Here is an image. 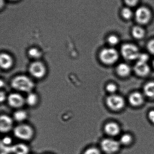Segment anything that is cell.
Returning a JSON list of instances; mask_svg holds the SVG:
<instances>
[{
    "label": "cell",
    "instance_id": "obj_1",
    "mask_svg": "<svg viewBox=\"0 0 154 154\" xmlns=\"http://www.w3.org/2000/svg\"><path fill=\"white\" fill-rule=\"evenodd\" d=\"M12 87L19 91L31 92L35 87L34 82L26 75H17L14 77L11 82Z\"/></svg>",
    "mask_w": 154,
    "mask_h": 154
},
{
    "label": "cell",
    "instance_id": "obj_2",
    "mask_svg": "<svg viewBox=\"0 0 154 154\" xmlns=\"http://www.w3.org/2000/svg\"><path fill=\"white\" fill-rule=\"evenodd\" d=\"M14 134L17 138L24 140H31L34 136V130L28 124H20L14 129Z\"/></svg>",
    "mask_w": 154,
    "mask_h": 154
},
{
    "label": "cell",
    "instance_id": "obj_3",
    "mask_svg": "<svg viewBox=\"0 0 154 154\" xmlns=\"http://www.w3.org/2000/svg\"><path fill=\"white\" fill-rule=\"evenodd\" d=\"M100 59L105 64L110 65L117 62L119 54L115 49L112 48H104L101 51Z\"/></svg>",
    "mask_w": 154,
    "mask_h": 154
},
{
    "label": "cell",
    "instance_id": "obj_4",
    "mask_svg": "<svg viewBox=\"0 0 154 154\" xmlns=\"http://www.w3.org/2000/svg\"><path fill=\"white\" fill-rule=\"evenodd\" d=\"M121 53L124 58L128 60L138 59L140 55L138 48L132 44H125L121 48Z\"/></svg>",
    "mask_w": 154,
    "mask_h": 154
},
{
    "label": "cell",
    "instance_id": "obj_5",
    "mask_svg": "<svg viewBox=\"0 0 154 154\" xmlns=\"http://www.w3.org/2000/svg\"><path fill=\"white\" fill-rule=\"evenodd\" d=\"M29 71L33 77L41 79L45 75L46 68L43 63L39 61H36L30 64Z\"/></svg>",
    "mask_w": 154,
    "mask_h": 154
},
{
    "label": "cell",
    "instance_id": "obj_6",
    "mask_svg": "<svg viewBox=\"0 0 154 154\" xmlns=\"http://www.w3.org/2000/svg\"><path fill=\"white\" fill-rule=\"evenodd\" d=\"M135 16L137 22L142 25L148 23L151 18L150 11L145 7H140L137 9Z\"/></svg>",
    "mask_w": 154,
    "mask_h": 154
},
{
    "label": "cell",
    "instance_id": "obj_7",
    "mask_svg": "<svg viewBox=\"0 0 154 154\" xmlns=\"http://www.w3.org/2000/svg\"><path fill=\"white\" fill-rule=\"evenodd\" d=\"M119 144L117 140L111 139H105L101 143L102 149L108 154H112L116 152L119 149Z\"/></svg>",
    "mask_w": 154,
    "mask_h": 154
},
{
    "label": "cell",
    "instance_id": "obj_8",
    "mask_svg": "<svg viewBox=\"0 0 154 154\" xmlns=\"http://www.w3.org/2000/svg\"><path fill=\"white\" fill-rule=\"evenodd\" d=\"M8 101L10 106L15 109L21 108L26 103L24 97L17 93L10 94L8 96Z\"/></svg>",
    "mask_w": 154,
    "mask_h": 154
},
{
    "label": "cell",
    "instance_id": "obj_9",
    "mask_svg": "<svg viewBox=\"0 0 154 154\" xmlns=\"http://www.w3.org/2000/svg\"><path fill=\"white\" fill-rule=\"evenodd\" d=\"M107 105L110 109L115 110L120 109L123 108L125 103L124 99L117 95H111L107 98Z\"/></svg>",
    "mask_w": 154,
    "mask_h": 154
},
{
    "label": "cell",
    "instance_id": "obj_10",
    "mask_svg": "<svg viewBox=\"0 0 154 154\" xmlns=\"http://www.w3.org/2000/svg\"><path fill=\"white\" fill-rule=\"evenodd\" d=\"M12 119L7 115H2L0 118V130L1 132L6 133L9 132L13 127Z\"/></svg>",
    "mask_w": 154,
    "mask_h": 154
},
{
    "label": "cell",
    "instance_id": "obj_11",
    "mask_svg": "<svg viewBox=\"0 0 154 154\" xmlns=\"http://www.w3.org/2000/svg\"><path fill=\"white\" fill-rule=\"evenodd\" d=\"M135 72L140 76L147 75L149 72V67L147 63L138 61L134 67Z\"/></svg>",
    "mask_w": 154,
    "mask_h": 154
},
{
    "label": "cell",
    "instance_id": "obj_12",
    "mask_svg": "<svg viewBox=\"0 0 154 154\" xmlns=\"http://www.w3.org/2000/svg\"><path fill=\"white\" fill-rule=\"evenodd\" d=\"M0 65L2 69L5 70L9 69L13 65L12 57L8 54H2L0 57Z\"/></svg>",
    "mask_w": 154,
    "mask_h": 154
},
{
    "label": "cell",
    "instance_id": "obj_13",
    "mask_svg": "<svg viewBox=\"0 0 154 154\" xmlns=\"http://www.w3.org/2000/svg\"><path fill=\"white\" fill-rule=\"evenodd\" d=\"M29 152L28 146L24 143H18L11 147V152L14 154H28Z\"/></svg>",
    "mask_w": 154,
    "mask_h": 154
},
{
    "label": "cell",
    "instance_id": "obj_14",
    "mask_svg": "<svg viewBox=\"0 0 154 154\" xmlns=\"http://www.w3.org/2000/svg\"><path fill=\"white\" fill-rule=\"evenodd\" d=\"M105 132L111 136H116L120 131V128L117 123L109 122L107 123L104 127Z\"/></svg>",
    "mask_w": 154,
    "mask_h": 154
},
{
    "label": "cell",
    "instance_id": "obj_15",
    "mask_svg": "<svg viewBox=\"0 0 154 154\" xmlns=\"http://www.w3.org/2000/svg\"><path fill=\"white\" fill-rule=\"evenodd\" d=\"M129 100L131 105L133 106H139L143 103L144 98L141 94L135 92L131 94Z\"/></svg>",
    "mask_w": 154,
    "mask_h": 154
},
{
    "label": "cell",
    "instance_id": "obj_16",
    "mask_svg": "<svg viewBox=\"0 0 154 154\" xmlns=\"http://www.w3.org/2000/svg\"><path fill=\"white\" fill-rule=\"evenodd\" d=\"M25 100L26 103L29 106L34 107L37 104L38 99L37 95L36 94L31 92L29 93Z\"/></svg>",
    "mask_w": 154,
    "mask_h": 154
},
{
    "label": "cell",
    "instance_id": "obj_17",
    "mask_svg": "<svg viewBox=\"0 0 154 154\" xmlns=\"http://www.w3.org/2000/svg\"><path fill=\"white\" fill-rule=\"evenodd\" d=\"M118 73L121 76H125L128 75L130 73L131 68L126 63L120 64L117 69Z\"/></svg>",
    "mask_w": 154,
    "mask_h": 154
},
{
    "label": "cell",
    "instance_id": "obj_18",
    "mask_svg": "<svg viewBox=\"0 0 154 154\" xmlns=\"http://www.w3.org/2000/svg\"><path fill=\"white\" fill-rule=\"evenodd\" d=\"M27 113L24 110H18L16 111L13 114L14 120L19 122L24 121L27 118Z\"/></svg>",
    "mask_w": 154,
    "mask_h": 154
},
{
    "label": "cell",
    "instance_id": "obj_19",
    "mask_svg": "<svg viewBox=\"0 0 154 154\" xmlns=\"http://www.w3.org/2000/svg\"><path fill=\"white\" fill-rule=\"evenodd\" d=\"M144 92L148 97L154 98V82H150L145 85Z\"/></svg>",
    "mask_w": 154,
    "mask_h": 154
},
{
    "label": "cell",
    "instance_id": "obj_20",
    "mask_svg": "<svg viewBox=\"0 0 154 154\" xmlns=\"http://www.w3.org/2000/svg\"><path fill=\"white\" fill-rule=\"evenodd\" d=\"M144 29L140 26H135L132 29V34L133 36L137 39H141L145 35Z\"/></svg>",
    "mask_w": 154,
    "mask_h": 154
},
{
    "label": "cell",
    "instance_id": "obj_21",
    "mask_svg": "<svg viewBox=\"0 0 154 154\" xmlns=\"http://www.w3.org/2000/svg\"><path fill=\"white\" fill-rule=\"evenodd\" d=\"M29 55L31 58L37 59L42 56V53L36 48H32L29 51Z\"/></svg>",
    "mask_w": 154,
    "mask_h": 154
},
{
    "label": "cell",
    "instance_id": "obj_22",
    "mask_svg": "<svg viewBox=\"0 0 154 154\" xmlns=\"http://www.w3.org/2000/svg\"><path fill=\"white\" fill-rule=\"evenodd\" d=\"M122 16L123 18L126 20H129L131 18L133 14L131 10L128 8H124L122 11Z\"/></svg>",
    "mask_w": 154,
    "mask_h": 154
},
{
    "label": "cell",
    "instance_id": "obj_23",
    "mask_svg": "<svg viewBox=\"0 0 154 154\" xmlns=\"http://www.w3.org/2000/svg\"><path fill=\"white\" fill-rule=\"evenodd\" d=\"M132 137L129 134H124L120 138V142L124 145H128L131 142Z\"/></svg>",
    "mask_w": 154,
    "mask_h": 154
},
{
    "label": "cell",
    "instance_id": "obj_24",
    "mask_svg": "<svg viewBox=\"0 0 154 154\" xmlns=\"http://www.w3.org/2000/svg\"><path fill=\"white\" fill-rule=\"evenodd\" d=\"M108 43L112 46H115L119 43V39L115 35H111L108 38Z\"/></svg>",
    "mask_w": 154,
    "mask_h": 154
},
{
    "label": "cell",
    "instance_id": "obj_25",
    "mask_svg": "<svg viewBox=\"0 0 154 154\" xmlns=\"http://www.w3.org/2000/svg\"><path fill=\"white\" fill-rule=\"evenodd\" d=\"M83 154H101V153L96 148L91 147L86 149Z\"/></svg>",
    "mask_w": 154,
    "mask_h": 154
},
{
    "label": "cell",
    "instance_id": "obj_26",
    "mask_svg": "<svg viewBox=\"0 0 154 154\" xmlns=\"http://www.w3.org/2000/svg\"><path fill=\"white\" fill-rule=\"evenodd\" d=\"M12 139L9 137H5L3 138V139L2 140V145L4 146H8L9 145L12 143Z\"/></svg>",
    "mask_w": 154,
    "mask_h": 154
},
{
    "label": "cell",
    "instance_id": "obj_27",
    "mask_svg": "<svg viewBox=\"0 0 154 154\" xmlns=\"http://www.w3.org/2000/svg\"><path fill=\"white\" fill-rule=\"evenodd\" d=\"M106 90L109 92L113 93L115 92L117 90V86L113 84H109L106 86Z\"/></svg>",
    "mask_w": 154,
    "mask_h": 154
},
{
    "label": "cell",
    "instance_id": "obj_28",
    "mask_svg": "<svg viewBox=\"0 0 154 154\" xmlns=\"http://www.w3.org/2000/svg\"><path fill=\"white\" fill-rule=\"evenodd\" d=\"M147 49L151 54L154 55V39L150 40L148 43Z\"/></svg>",
    "mask_w": 154,
    "mask_h": 154
},
{
    "label": "cell",
    "instance_id": "obj_29",
    "mask_svg": "<svg viewBox=\"0 0 154 154\" xmlns=\"http://www.w3.org/2000/svg\"><path fill=\"white\" fill-rule=\"evenodd\" d=\"M138 61L140 62H144V63H147L149 59V57L147 55L145 54H140L139 56Z\"/></svg>",
    "mask_w": 154,
    "mask_h": 154
},
{
    "label": "cell",
    "instance_id": "obj_30",
    "mask_svg": "<svg viewBox=\"0 0 154 154\" xmlns=\"http://www.w3.org/2000/svg\"><path fill=\"white\" fill-rule=\"evenodd\" d=\"M139 0H124L126 4L130 7L136 6Z\"/></svg>",
    "mask_w": 154,
    "mask_h": 154
},
{
    "label": "cell",
    "instance_id": "obj_31",
    "mask_svg": "<svg viewBox=\"0 0 154 154\" xmlns=\"http://www.w3.org/2000/svg\"><path fill=\"white\" fill-rule=\"evenodd\" d=\"M149 118L154 123V110H151L149 113Z\"/></svg>",
    "mask_w": 154,
    "mask_h": 154
},
{
    "label": "cell",
    "instance_id": "obj_32",
    "mask_svg": "<svg viewBox=\"0 0 154 154\" xmlns=\"http://www.w3.org/2000/svg\"><path fill=\"white\" fill-rule=\"evenodd\" d=\"M6 94L4 92L2 91L0 94V100L1 102L4 101L6 98Z\"/></svg>",
    "mask_w": 154,
    "mask_h": 154
},
{
    "label": "cell",
    "instance_id": "obj_33",
    "mask_svg": "<svg viewBox=\"0 0 154 154\" xmlns=\"http://www.w3.org/2000/svg\"><path fill=\"white\" fill-rule=\"evenodd\" d=\"M153 66H154V61H153Z\"/></svg>",
    "mask_w": 154,
    "mask_h": 154
},
{
    "label": "cell",
    "instance_id": "obj_34",
    "mask_svg": "<svg viewBox=\"0 0 154 154\" xmlns=\"http://www.w3.org/2000/svg\"><path fill=\"white\" fill-rule=\"evenodd\" d=\"M12 1H17V0H12Z\"/></svg>",
    "mask_w": 154,
    "mask_h": 154
}]
</instances>
